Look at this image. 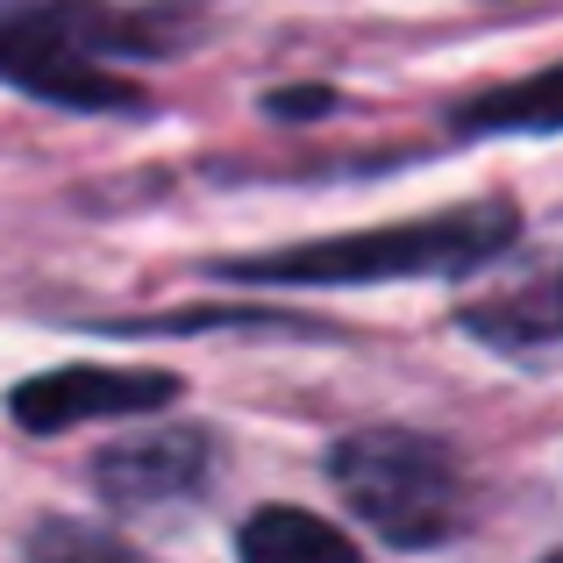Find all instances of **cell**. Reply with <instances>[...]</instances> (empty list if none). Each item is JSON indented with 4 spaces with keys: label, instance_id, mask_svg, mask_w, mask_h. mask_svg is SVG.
I'll use <instances>...</instances> for the list:
<instances>
[{
    "label": "cell",
    "instance_id": "6da1fadb",
    "mask_svg": "<svg viewBox=\"0 0 563 563\" xmlns=\"http://www.w3.org/2000/svg\"><path fill=\"white\" fill-rule=\"evenodd\" d=\"M179 51V0H0V86L71 114H143L122 57Z\"/></svg>",
    "mask_w": 563,
    "mask_h": 563
},
{
    "label": "cell",
    "instance_id": "7a4b0ae2",
    "mask_svg": "<svg viewBox=\"0 0 563 563\" xmlns=\"http://www.w3.org/2000/svg\"><path fill=\"white\" fill-rule=\"evenodd\" d=\"M521 235L514 207H450L428 221H385L357 235H321V243H286L257 257H214L207 272L229 286H399V278H471L499 264Z\"/></svg>",
    "mask_w": 563,
    "mask_h": 563
},
{
    "label": "cell",
    "instance_id": "3957f363",
    "mask_svg": "<svg viewBox=\"0 0 563 563\" xmlns=\"http://www.w3.org/2000/svg\"><path fill=\"white\" fill-rule=\"evenodd\" d=\"M329 485L385 550H442L471 528V471L442 435L357 428L329 450Z\"/></svg>",
    "mask_w": 563,
    "mask_h": 563
},
{
    "label": "cell",
    "instance_id": "277c9868",
    "mask_svg": "<svg viewBox=\"0 0 563 563\" xmlns=\"http://www.w3.org/2000/svg\"><path fill=\"white\" fill-rule=\"evenodd\" d=\"M93 493L108 514H172L214 485V435L207 428H136L93 456Z\"/></svg>",
    "mask_w": 563,
    "mask_h": 563
},
{
    "label": "cell",
    "instance_id": "5b68a950",
    "mask_svg": "<svg viewBox=\"0 0 563 563\" xmlns=\"http://www.w3.org/2000/svg\"><path fill=\"white\" fill-rule=\"evenodd\" d=\"M186 385L172 372H122V364H71V372H43L22 378L8 393V413L29 435H65L86 421H129V413H157L172 407Z\"/></svg>",
    "mask_w": 563,
    "mask_h": 563
},
{
    "label": "cell",
    "instance_id": "8992f818",
    "mask_svg": "<svg viewBox=\"0 0 563 563\" xmlns=\"http://www.w3.org/2000/svg\"><path fill=\"white\" fill-rule=\"evenodd\" d=\"M450 129L464 143H478V136H563V57L528 71V79H507V86H485V93L456 100Z\"/></svg>",
    "mask_w": 563,
    "mask_h": 563
},
{
    "label": "cell",
    "instance_id": "52a82bcc",
    "mask_svg": "<svg viewBox=\"0 0 563 563\" xmlns=\"http://www.w3.org/2000/svg\"><path fill=\"white\" fill-rule=\"evenodd\" d=\"M456 329L478 335L485 350H550V343H563V264L536 272L514 292H493V300L464 307Z\"/></svg>",
    "mask_w": 563,
    "mask_h": 563
},
{
    "label": "cell",
    "instance_id": "ba28073f",
    "mask_svg": "<svg viewBox=\"0 0 563 563\" xmlns=\"http://www.w3.org/2000/svg\"><path fill=\"white\" fill-rule=\"evenodd\" d=\"M235 550L250 563H350L357 542H350V528L321 521L307 507H257L235 528Z\"/></svg>",
    "mask_w": 563,
    "mask_h": 563
},
{
    "label": "cell",
    "instance_id": "9c48e42d",
    "mask_svg": "<svg viewBox=\"0 0 563 563\" xmlns=\"http://www.w3.org/2000/svg\"><path fill=\"white\" fill-rule=\"evenodd\" d=\"M264 108H272L278 122H314V114L335 108V93H329V86H300V93H272Z\"/></svg>",
    "mask_w": 563,
    "mask_h": 563
}]
</instances>
